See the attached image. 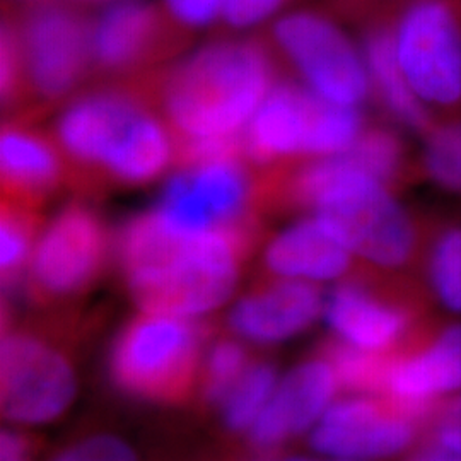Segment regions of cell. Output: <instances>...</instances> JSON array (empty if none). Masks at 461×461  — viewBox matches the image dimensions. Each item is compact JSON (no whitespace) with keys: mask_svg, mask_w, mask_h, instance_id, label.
Returning a JSON list of instances; mask_svg holds the SVG:
<instances>
[{"mask_svg":"<svg viewBox=\"0 0 461 461\" xmlns=\"http://www.w3.org/2000/svg\"><path fill=\"white\" fill-rule=\"evenodd\" d=\"M255 241L226 230L178 234L152 209L118 230L115 255L131 297L144 313L197 318L230 299Z\"/></svg>","mask_w":461,"mask_h":461,"instance_id":"obj_1","label":"cell"},{"mask_svg":"<svg viewBox=\"0 0 461 461\" xmlns=\"http://www.w3.org/2000/svg\"><path fill=\"white\" fill-rule=\"evenodd\" d=\"M276 60L262 40L215 41L150 81L152 95L176 140L240 135L277 84Z\"/></svg>","mask_w":461,"mask_h":461,"instance_id":"obj_2","label":"cell"},{"mask_svg":"<svg viewBox=\"0 0 461 461\" xmlns=\"http://www.w3.org/2000/svg\"><path fill=\"white\" fill-rule=\"evenodd\" d=\"M150 83L103 87L72 101L57 122V140L86 185L135 186L152 163L163 122L149 108Z\"/></svg>","mask_w":461,"mask_h":461,"instance_id":"obj_3","label":"cell"},{"mask_svg":"<svg viewBox=\"0 0 461 461\" xmlns=\"http://www.w3.org/2000/svg\"><path fill=\"white\" fill-rule=\"evenodd\" d=\"M366 129L359 108L320 98L303 84L274 86L243 132L245 156L260 166H279L342 154Z\"/></svg>","mask_w":461,"mask_h":461,"instance_id":"obj_4","label":"cell"},{"mask_svg":"<svg viewBox=\"0 0 461 461\" xmlns=\"http://www.w3.org/2000/svg\"><path fill=\"white\" fill-rule=\"evenodd\" d=\"M207 329L195 318L144 313L120 330L108 357L116 390L137 400L171 403L197 376Z\"/></svg>","mask_w":461,"mask_h":461,"instance_id":"obj_5","label":"cell"},{"mask_svg":"<svg viewBox=\"0 0 461 461\" xmlns=\"http://www.w3.org/2000/svg\"><path fill=\"white\" fill-rule=\"evenodd\" d=\"M422 282L375 272L342 280L325 301L333 337L379 354H395L432 329Z\"/></svg>","mask_w":461,"mask_h":461,"instance_id":"obj_6","label":"cell"},{"mask_svg":"<svg viewBox=\"0 0 461 461\" xmlns=\"http://www.w3.org/2000/svg\"><path fill=\"white\" fill-rule=\"evenodd\" d=\"M396 57L438 123L461 120V14L451 0H412L393 24Z\"/></svg>","mask_w":461,"mask_h":461,"instance_id":"obj_7","label":"cell"},{"mask_svg":"<svg viewBox=\"0 0 461 461\" xmlns=\"http://www.w3.org/2000/svg\"><path fill=\"white\" fill-rule=\"evenodd\" d=\"M257 202L258 183L243 159H226L176 173L154 211L166 228L185 236L226 230L257 240Z\"/></svg>","mask_w":461,"mask_h":461,"instance_id":"obj_8","label":"cell"},{"mask_svg":"<svg viewBox=\"0 0 461 461\" xmlns=\"http://www.w3.org/2000/svg\"><path fill=\"white\" fill-rule=\"evenodd\" d=\"M272 41L303 86L320 98L357 108L373 96L363 51L327 14L293 11L274 24Z\"/></svg>","mask_w":461,"mask_h":461,"instance_id":"obj_9","label":"cell"},{"mask_svg":"<svg viewBox=\"0 0 461 461\" xmlns=\"http://www.w3.org/2000/svg\"><path fill=\"white\" fill-rule=\"evenodd\" d=\"M14 21L28 101L64 98L93 66V24L79 9L60 0L33 4Z\"/></svg>","mask_w":461,"mask_h":461,"instance_id":"obj_10","label":"cell"},{"mask_svg":"<svg viewBox=\"0 0 461 461\" xmlns=\"http://www.w3.org/2000/svg\"><path fill=\"white\" fill-rule=\"evenodd\" d=\"M428 422L384 396L352 393L330 405L310 430V446L342 460H384L419 445Z\"/></svg>","mask_w":461,"mask_h":461,"instance_id":"obj_11","label":"cell"},{"mask_svg":"<svg viewBox=\"0 0 461 461\" xmlns=\"http://www.w3.org/2000/svg\"><path fill=\"white\" fill-rule=\"evenodd\" d=\"M108 251L103 219L84 203H70L40 236L24 287L43 303L77 296L98 279Z\"/></svg>","mask_w":461,"mask_h":461,"instance_id":"obj_12","label":"cell"},{"mask_svg":"<svg viewBox=\"0 0 461 461\" xmlns=\"http://www.w3.org/2000/svg\"><path fill=\"white\" fill-rule=\"evenodd\" d=\"M0 392L4 419L40 426L60 417L77 392L66 356L26 331H9L0 347Z\"/></svg>","mask_w":461,"mask_h":461,"instance_id":"obj_13","label":"cell"},{"mask_svg":"<svg viewBox=\"0 0 461 461\" xmlns=\"http://www.w3.org/2000/svg\"><path fill=\"white\" fill-rule=\"evenodd\" d=\"M461 392V321L438 325L392 354L383 393L398 407L430 419L436 407Z\"/></svg>","mask_w":461,"mask_h":461,"instance_id":"obj_14","label":"cell"},{"mask_svg":"<svg viewBox=\"0 0 461 461\" xmlns=\"http://www.w3.org/2000/svg\"><path fill=\"white\" fill-rule=\"evenodd\" d=\"M171 17L146 0H116L93 24V66L106 76H131L173 51Z\"/></svg>","mask_w":461,"mask_h":461,"instance_id":"obj_15","label":"cell"},{"mask_svg":"<svg viewBox=\"0 0 461 461\" xmlns=\"http://www.w3.org/2000/svg\"><path fill=\"white\" fill-rule=\"evenodd\" d=\"M331 364L320 354L280 379L264 412L248 430L249 443L270 451L318 424L339 390Z\"/></svg>","mask_w":461,"mask_h":461,"instance_id":"obj_16","label":"cell"},{"mask_svg":"<svg viewBox=\"0 0 461 461\" xmlns=\"http://www.w3.org/2000/svg\"><path fill=\"white\" fill-rule=\"evenodd\" d=\"M325 301L318 284L279 277L241 297L230 310V327L249 342L280 344L313 327Z\"/></svg>","mask_w":461,"mask_h":461,"instance_id":"obj_17","label":"cell"},{"mask_svg":"<svg viewBox=\"0 0 461 461\" xmlns=\"http://www.w3.org/2000/svg\"><path fill=\"white\" fill-rule=\"evenodd\" d=\"M265 268L280 279L329 282L357 276V258L316 217H304L279 232L265 249Z\"/></svg>","mask_w":461,"mask_h":461,"instance_id":"obj_18","label":"cell"},{"mask_svg":"<svg viewBox=\"0 0 461 461\" xmlns=\"http://www.w3.org/2000/svg\"><path fill=\"white\" fill-rule=\"evenodd\" d=\"M64 154L49 137L21 123H7L0 139L4 198L36 209L66 176Z\"/></svg>","mask_w":461,"mask_h":461,"instance_id":"obj_19","label":"cell"},{"mask_svg":"<svg viewBox=\"0 0 461 461\" xmlns=\"http://www.w3.org/2000/svg\"><path fill=\"white\" fill-rule=\"evenodd\" d=\"M364 62L371 81L373 96L402 129L426 137L438 122L415 98L396 57L393 24L375 23L363 36Z\"/></svg>","mask_w":461,"mask_h":461,"instance_id":"obj_20","label":"cell"},{"mask_svg":"<svg viewBox=\"0 0 461 461\" xmlns=\"http://www.w3.org/2000/svg\"><path fill=\"white\" fill-rule=\"evenodd\" d=\"M420 282L430 303L461 314V212H430Z\"/></svg>","mask_w":461,"mask_h":461,"instance_id":"obj_21","label":"cell"},{"mask_svg":"<svg viewBox=\"0 0 461 461\" xmlns=\"http://www.w3.org/2000/svg\"><path fill=\"white\" fill-rule=\"evenodd\" d=\"M38 215L33 207L2 200L0 226V270L2 285L9 293L19 289L28 276L30 262L36 248Z\"/></svg>","mask_w":461,"mask_h":461,"instance_id":"obj_22","label":"cell"},{"mask_svg":"<svg viewBox=\"0 0 461 461\" xmlns=\"http://www.w3.org/2000/svg\"><path fill=\"white\" fill-rule=\"evenodd\" d=\"M321 356L331 364L339 384L344 390L354 395L381 396L383 393L392 354L364 350L333 337L321 348Z\"/></svg>","mask_w":461,"mask_h":461,"instance_id":"obj_23","label":"cell"},{"mask_svg":"<svg viewBox=\"0 0 461 461\" xmlns=\"http://www.w3.org/2000/svg\"><path fill=\"white\" fill-rule=\"evenodd\" d=\"M419 152L420 180L461 197V120L443 122L426 135Z\"/></svg>","mask_w":461,"mask_h":461,"instance_id":"obj_24","label":"cell"},{"mask_svg":"<svg viewBox=\"0 0 461 461\" xmlns=\"http://www.w3.org/2000/svg\"><path fill=\"white\" fill-rule=\"evenodd\" d=\"M279 384L272 364H251L221 403L224 426L230 432H245L257 422Z\"/></svg>","mask_w":461,"mask_h":461,"instance_id":"obj_25","label":"cell"},{"mask_svg":"<svg viewBox=\"0 0 461 461\" xmlns=\"http://www.w3.org/2000/svg\"><path fill=\"white\" fill-rule=\"evenodd\" d=\"M248 367L245 347L226 339L215 342L205 361L203 395L207 402L221 405L236 383L247 373Z\"/></svg>","mask_w":461,"mask_h":461,"instance_id":"obj_26","label":"cell"},{"mask_svg":"<svg viewBox=\"0 0 461 461\" xmlns=\"http://www.w3.org/2000/svg\"><path fill=\"white\" fill-rule=\"evenodd\" d=\"M0 38H2V45H0L2 104L4 108L11 110V108L21 106L23 103H28L23 50H21L14 17H4Z\"/></svg>","mask_w":461,"mask_h":461,"instance_id":"obj_27","label":"cell"},{"mask_svg":"<svg viewBox=\"0 0 461 461\" xmlns=\"http://www.w3.org/2000/svg\"><path fill=\"white\" fill-rule=\"evenodd\" d=\"M53 461H139V458L123 439L112 434H98L67 447Z\"/></svg>","mask_w":461,"mask_h":461,"instance_id":"obj_28","label":"cell"},{"mask_svg":"<svg viewBox=\"0 0 461 461\" xmlns=\"http://www.w3.org/2000/svg\"><path fill=\"white\" fill-rule=\"evenodd\" d=\"M424 439L461 449V392L436 407Z\"/></svg>","mask_w":461,"mask_h":461,"instance_id":"obj_29","label":"cell"},{"mask_svg":"<svg viewBox=\"0 0 461 461\" xmlns=\"http://www.w3.org/2000/svg\"><path fill=\"white\" fill-rule=\"evenodd\" d=\"M289 0H224L221 17L234 30H247L274 16Z\"/></svg>","mask_w":461,"mask_h":461,"instance_id":"obj_30","label":"cell"},{"mask_svg":"<svg viewBox=\"0 0 461 461\" xmlns=\"http://www.w3.org/2000/svg\"><path fill=\"white\" fill-rule=\"evenodd\" d=\"M224 0H166V13L185 30H197L214 23Z\"/></svg>","mask_w":461,"mask_h":461,"instance_id":"obj_31","label":"cell"},{"mask_svg":"<svg viewBox=\"0 0 461 461\" xmlns=\"http://www.w3.org/2000/svg\"><path fill=\"white\" fill-rule=\"evenodd\" d=\"M33 441L19 430H2L0 461H33Z\"/></svg>","mask_w":461,"mask_h":461,"instance_id":"obj_32","label":"cell"},{"mask_svg":"<svg viewBox=\"0 0 461 461\" xmlns=\"http://www.w3.org/2000/svg\"><path fill=\"white\" fill-rule=\"evenodd\" d=\"M403 461H461V449L422 439Z\"/></svg>","mask_w":461,"mask_h":461,"instance_id":"obj_33","label":"cell"},{"mask_svg":"<svg viewBox=\"0 0 461 461\" xmlns=\"http://www.w3.org/2000/svg\"><path fill=\"white\" fill-rule=\"evenodd\" d=\"M28 2L38 4V2H51V0H28ZM67 2H79V4H96V2H108V0H67Z\"/></svg>","mask_w":461,"mask_h":461,"instance_id":"obj_34","label":"cell"},{"mask_svg":"<svg viewBox=\"0 0 461 461\" xmlns=\"http://www.w3.org/2000/svg\"><path fill=\"white\" fill-rule=\"evenodd\" d=\"M285 461H320V460H312V458H297V456H294V458H289V460ZM331 461H354V460H342V458H337V460H331Z\"/></svg>","mask_w":461,"mask_h":461,"instance_id":"obj_35","label":"cell"}]
</instances>
